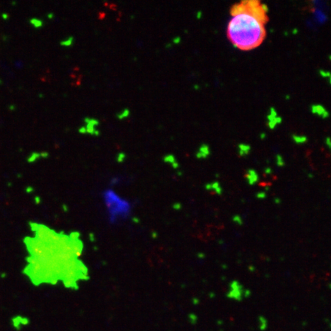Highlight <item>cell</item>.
<instances>
[{
    "instance_id": "9",
    "label": "cell",
    "mask_w": 331,
    "mask_h": 331,
    "mask_svg": "<svg viewBox=\"0 0 331 331\" xmlns=\"http://www.w3.org/2000/svg\"><path fill=\"white\" fill-rule=\"evenodd\" d=\"M72 41H73V38L71 37V38H68V39L66 40V41H62L61 44V45H64V46H69L70 45H71Z\"/></svg>"
},
{
    "instance_id": "11",
    "label": "cell",
    "mask_w": 331,
    "mask_h": 331,
    "mask_svg": "<svg viewBox=\"0 0 331 331\" xmlns=\"http://www.w3.org/2000/svg\"><path fill=\"white\" fill-rule=\"evenodd\" d=\"M260 196V197H259V199H264V198H265V196H266V194H265V193H261V194H260V193H257V197H258V196Z\"/></svg>"
},
{
    "instance_id": "7",
    "label": "cell",
    "mask_w": 331,
    "mask_h": 331,
    "mask_svg": "<svg viewBox=\"0 0 331 331\" xmlns=\"http://www.w3.org/2000/svg\"><path fill=\"white\" fill-rule=\"evenodd\" d=\"M30 22L31 24L34 25L35 28H40L42 26V25H43V22H41V20L37 19V18H32V19H31Z\"/></svg>"
},
{
    "instance_id": "4",
    "label": "cell",
    "mask_w": 331,
    "mask_h": 331,
    "mask_svg": "<svg viewBox=\"0 0 331 331\" xmlns=\"http://www.w3.org/2000/svg\"><path fill=\"white\" fill-rule=\"evenodd\" d=\"M246 179L249 185H255L258 180V176L254 169H249L247 172Z\"/></svg>"
},
{
    "instance_id": "6",
    "label": "cell",
    "mask_w": 331,
    "mask_h": 331,
    "mask_svg": "<svg viewBox=\"0 0 331 331\" xmlns=\"http://www.w3.org/2000/svg\"><path fill=\"white\" fill-rule=\"evenodd\" d=\"M312 110H313V113H317V114H319V115L320 116H327V111H326L324 109V107L321 106H313V107H312Z\"/></svg>"
},
{
    "instance_id": "3",
    "label": "cell",
    "mask_w": 331,
    "mask_h": 331,
    "mask_svg": "<svg viewBox=\"0 0 331 331\" xmlns=\"http://www.w3.org/2000/svg\"><path fill=\"white\" fill-rule=\"evenodd\" d=\"M251 295V291L245 289L242 284L237 281H233L229 284V291L227 292V297L233 299L237 301H241L244 297Z\"/></svg>"
},
{
    "instance_id": "10",
    "label": "cell",
    "mask_w": 331,
    "mask_h": 331,
    "mask_svg": "<svg viewBox=\"0 0 331 331\" xmlns=\"http://www.w3.org/2000/svg\"><path fill=\"white\" fill-rule=\"evenodd\" d=\"M38 157H39V155H38V153H32V154L31 155V157H29V162H33V161H35V160L38 158Z\"/></svg>"
},
{
    "instance_id": "2",
    "label": "cell",
    "mask_w": 331,
    "mask_h": 331,
    "mask_svg": "<svg viewBox=\"0 0 331 331\" xmlns=\"http://www.w3.org/2000/svg\"><path fill=\"white\" fill-rule=\"evenodd\" d=\"M106 201L112 218H117L123 217L124 216H126L129 212V204L127 202H124L111 192L106 194Z\"/></svg>"
},
{
    "instance_id": "8",
    "label": "cell",
    "mask_w": 331,
    "mask_h": 331,
    "mask_svg": "<svg viewBox=\"0 0 331 331\" xmlns=\"http://www.w3.org/2000/svg\"><path fill=\"white\" fill-rule=\"evenodd\" d=\"M233 221H234V222L237 223L238 225H241L242 224V219H241V216H235L233 217Z\"/></svg>"
},
{
    "instance_id": "12",
    "label": "cell",
    "mask_w": 331,
    "mask_h": 331,
    "mask_svg": "<svg viewBox=\"0 0 331 331\" xmlns=\"http://www.w3.org/2000/svg\"><path fill=\"white\" fill-rule=\"evenodd\" d=\"M2 16L4 17V19H6V18H8V15H6V14L2 15Z\"/></svg>"
},
{
    "instance_id": "1",
    "label": "cell",
    "mask_w": 331,
    "mask_h": 331,
    "mask_svg": "<svg viewBox=\"0 0 331 331\" xmlns=\"http://www.w3.org/2000/svg\"><path fill=\"white\" fill-rule=\"evenodd\" d=\"M232 18L227 36L241 51H250L262 44L266 37L265 25L269 21L268 7L257 0H244L231 7Z\"/></svg>"
},
{
    "instance_id": "5",
    "label": "cell",
    "mask_w": 331,
    "mask_h": 331,
    "mask_svg": "<svg viewBox=\"0 0 331 331\" xmlns=\"http://www.w3.org/2000/svg\"><path fill=\"white\" fill-rule=\"evenodd\" d=\"M258 323H259V329L261 330L264 331L267 329V327H268V320L265 317H264L263 316H259L258 317Z\"/></svg>"
}]
</instances>
